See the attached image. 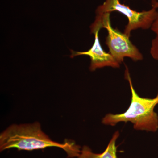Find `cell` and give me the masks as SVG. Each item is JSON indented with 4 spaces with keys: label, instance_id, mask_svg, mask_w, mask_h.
I'll list each match as a JSON object with an SVG mask.
<instances>
[{
    "label": "cell",
    "instance_id": "obj_1",
    "mask_svg": "<svg viewBox=\"0 0 158 158\" xmlns=\"http://www.w3.org/2000/svg\"><path fill=\"white\" fill-rule=\"evenodd\" d=\"M49 147L64 150L69 158L78 157L81 146L74 141L66 140L60 143L52 140L41 129L39 123L12 124L0 135V151L11 148L18 150L33 151Z\"/></svg>",
    "mask_w": 158,
    "mask_h": 158
},
{
    "label": "cell",
    "instance_id": "obj_3",
    "mask_svg": "<svg viewBox=\"0 0 158 158\" xmlns=\"http://www.w3.org/2000/svg\"><path fill=\"white\" fill-rule=\"evenodd\" d=\"M110 17V13H109L96 15L94 22L90 27L91 33L94 34L102 28L107 31L106 44L110 53L119 64L123 62L125 58H129L135 62L143 60V55L131 42L129 37L124 33L113 28Z\"/></svg>",
    "mask_w": 158,
    "mask_h": 158
},
{
    "label": "cell",
    "instance_id": "obj_4",
    "mask_svg": "<svg viewBox=\"0 0 158 158\" xmlns=\"http://www.w3.org/2000/svg\"><path fill=\"white\" fill-rule=\"evenodd\" d=\"M117 11L124 15L128 19L124 33L130 37L132 31L141 29L147 30L151 28L158 14V11L155 8L148 11H137L131 9L128 6L122 4L119 0H106L102 5L97 9L96 15L111 13Z\"/></svg>",
    "mask_w": 158,
    "mask_h": 158
},
{
    "label": "cell",
    "instance_id": "obj_6",
    "mask_svg": "<svg viewBox=\"0 0 158 158\" xmlns=\"http://www.w3.org/2000/svg\"><path fill=\"white\" fill-rule=\"evenodd\" d=\"M119 135L118 131L115 132L106 150L101 153L93 152L90 148L85 145L82 148L77 158H117L116 142Z\"/></svg>",
    "mask_w": 158,
    "mask_h": 158
},
{
    "label": "cell",
    "instance_id": "obj_8",
    "mask_svg": "<svg viewBox=\"0 0 158 158\" xmlns=\"http://www.w3.org/2000/svg\"><path fill=\"white\" fill-rule=\"evenodd\" d=\"M152 6L153 8L157 9L158 14L156 19L152 23L151 29L154 33H155L156 36H158V0H152Z\"/></svg>",
    "mask_w": 158,
    "mask_h": 158
},
{
    "label": "cell",
    "instance_id": "obj_7",
    "mask_svg": "<svg viewBox=\"0 0 158 158\" xmlns=\"http://www.w3.org/2000/svg\"><path fill=\"white\" fill-rule=\"evenodd\" d=\"M150 52L152 57L158 61V36L152 40Z\"/></svg>",
    "mask_w": 158,
    "mask_h": 158
},
{
    "label": "cell",
    "instance_id": "obj_5",
    "mask_svg": "<svg viewBox=\"0 0 158 158\" xmlns=\"http://www.w3.org/2000/svg\"><path fill=\"white\" fill-rule=\"evenodd\" d=\"M99 31H97L94 33V42L90 49L82 52H75L70 50L71 58L81 55H86L90 57V64L89 69L91 71H94L98 69L105 67L119 68L120 64L110 52H106L103 49L99 39Z\"/></svg>",
    "mask_w": 158,
    "mask_h": 158
},
{
    "label": "cell",
    "instance_id": "obj_2",
    "mask_svg": "<svg viewBox=\"0 0 158 158\" xmlns=\"http://www.w3.org/2000/svg\"><path fill=\"white\" fill-rule=\"evenodd\" d=\"M125 75L129 83L131 92L129 107L123 113L107 114L103 118L102 123L106 125L114 126L120 122H129L132 123L136 130L155 132L158 130V115L154 110L158 104V94L152 98L139 96L133 87L127 68Z\"/></svg>",
    "mask_w": 158,
    "mask_h": 158
}]
</instances>
